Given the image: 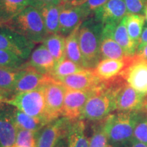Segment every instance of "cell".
I'll return each instance as SVG.
<instances>
[{"instance_id": "10", "label": "cell", "mask_w": 147, "mask_h": 147, "mask_svg": "<svg viewBox=\"0 0 147 147\" xmlns=\"http://www.w3.org/2000/svg\"><path fill=\"white\" fill-rule=\"evenodd\" d=\"M100 87L89 90H73L66 88L62 116L72 121L79 120L88 99Z\"/></svg>"}, {"instance_id": "18", "label": "cell", "mask_w": 147, "mask_h": 147, "mask_svg": "<svg viewBox=\"0 0 147 147\" xmlns=\"http://www.w3.org/2000/svg\"><path fill=\"white\" fill-rule=\"evenodd\" d=\"M24 65L51 76L56 65V61L47 48L41 44L32 51L28 60L24 63Z\"/></svg>"}, {"instance_id": "47", "label": "cell", "mask_w": 147, "mask_h": 147, "mask_svg": "<svg viewBox=\"0 0 147 147\" xmlns=\"http://www.w3.org/2000/svg\"><path fill=\"white\" fill-rule=\"evenodd\" d=\"M5 103H1V102H0V110H1V108H2L3 106H5Z\"/></svg>"}, {"instance_id": "45", "label": "cell", "mask_w": 147, "mask_h": 147, "mask_svg": "<svg viewBox=\"0 0 147 147\" xmlns=\"http://www.w3.org/2000/svg\"><path fill=\"white\" fill-rule=\"evenodd\" d=\"M73 1V0H61V3H71Z\"/></svg>"}, {"instance_id": "27", "label": "cell", "mask_w": 147, "mask_h": 147, "mask_svg": "<svg viewBox=\"0 0 147 147\" xmlns=\"http://www.w3.org/2000/svg\"><path fill=\"white\" fill-rule=\"evenodd\" d=\"M80 26L76 27L69 36L66 37L65 57L84 68L83 58L78 40V30Z\"/></svg>"}, {"instance_id": "6", "label": "cell", "mask_w": 147, "mask_h": 147, "mask_svg": "<svg viewBox=\"0 0 147 147\" xmlns=\"http://www.w3.org/2000/svg\"><path fill=\"white\" fill-rule=\"evenodd\" d=\"M6 104L14 106L31 117L45 119L50 123L46 117V103L43 87L16 94Z\"/></svg>"}, {"instance_id": "36", "label": "cell", "mask_w": 147, "mask_h": 147, "mask_svg": "<svg viewBox=\"0 0 147 147\" xmlns=\"http://www.w3.org/2000/svg\"><path fill=\"white\" fill-rule=\"evenodd\" d=\"M29 5L39 10L42 7L51 5H59L61 0H29Z\"/></svg>"}, {"instance_id": "12", "label": "cell", "mask_w": 147, "mask_h": 147, "mask_svg": "<svg viewBox=\"0 0 147 147\" xmlns=\"http://www.w3.org/2000/svg\"><path fill=\"white\" fill-rule=\"evenodd\" d=\"M67 89L73 90H89L100 87L103 82L95 74L93 69H84L69 76L56 79Z\"/></svg>"}, {"instance_id": "26", "label": "cell", "mask_w": 147, "mask_h": 147, "mask_svg": "<svg viewBox=\"0 0 147 147\" xmlns=\"http://www.w3.org/2000/svg\"><path fill=\"white\" fill-rule=\"evenodd\" d=\"M66 38L59 33L48 35L42 44L47 48L56 63L65 57Z\"/></svg>"}, {"instance_id": "20", "label": "cell", "mask_w": 147, "mask_h": 147, "mask_svg": "<svg viewBox=\"0 0 147 147\" xmlns=\"http://www.w3.org/2000/svg\"><path fill=\"white\" fill-rule=\"evenodd\" d=\"M10 111L18 129L29 130L37 133L42 128L49 123L45 119L31 117L11 105Z\"/></svg>"}, {"instance_id": "42", "label": "cell", "mask_w": 147, "mask_h": 147, "mask_svg": "<svg viewBox=\"0 0 147 147\" xmlns=\"http://www.w3.org/2000/svg\"><path fill=\"white\" fill-rule=\"evenodd\" d=\"M142 111H144V112H145V113H147V95H145L144 106H143V108H142Z\"/></svg>"}, {"instance_id": "48", "label": "cell", "mask_w": 147, "mask_h": 147, "mask_svg": "<svg viewBox=\"0 0 147 147\" xmlns=\"http://www.w3.org/2000/svg\"><path fill=\"white\" fill-rule=\"evenodd\" d=\"M14 147H17V146H14Z\"/></svg>"}, {"instance_id": "40", "label": "cell", "mask_w": 147, "mask_h": 147, "mask_svg": "<svg viewBox=\"0 0 147 147\" xmlns=\"http://www.w3.org/2000/svg\"><path fill=\"white\" fill-rule=\"evenodd\" d=\"M55 147H68V143H67V136L62 138L59 141Z\"/></svg>"}, {"instance_id": "37", "label": "cell", "mask_w": 147, "mask_h": 147, "mask_svg": "<svg viewBox=\"0 0 147 147\" xmlns=\"http://www.w3.org/2000/svg\"><path fill=\"white\" fill-rule=\"evenodd\" d=\"M146 45H147V26L145 27L144 29H143L142 34H141L140 38L136 53L140 50H141V49H142V48Z\"/></svg>"}, {"instance_id": "24", "label": "cell", "mask_w": 147, "mask_h": 147, "mask_svg": "<svg viewBox=\"0 0 147 147\" xmlns=\"http://www.w3.org/2000/svg\"><path fill=\"white\" fill-rule=\"evenodd\" d=\"M19 70L0 67V92L6 99V103L14 96V86Z\"/></svg>"}, {"instance_id": "4", "label": "cell", "mask_w": 147, "mask_h": 147, "mask_svg": "<svg viewBox=\"0 0 147 147\" xmlns=\"http://www.w3.org/2000/svg\"><path fill=\"white\" fill-rule=\"evenodd\" d=\"M104 82L113 99L115 112H135L142 110L146 95L136 91L122 75Z\"/></svg>"}, {"instance_id": "19", "label": "cell", "mask_w": 147, "mask_h": 147, "mask_svg": "<svg viewBox=\"0 0 147 147\" xmlns=\"http://www.w3.org/2000/svg\"><path fill=\"white\" fill-rule=\"evenodd\" d=\"M5 104L0 110V147H14L18 128L11 114L10 105Z\"/></svg>"}, {"instance_id": "8", "label": "cell", "mask_w": 147, "mask_h": 147, "mask_svg": "<svg viewBox=\"0 0 147 147\" xmlns=\"http://www.w3.org/2000/svg\"><path fill=\"white\" fill-rule=\"evenodd\" d=\"M36 44L8 27L0 25V49L10 51L26 60Z\"/></svg>"}, {"instance_id": "35", "label": "cell", "mask_w": 147, "mask_h": 147, "mask_svg": "<svg viewBox=\"0 0 147 147\" xmlns=\"http://www.w3.org/2000/svg\"><path fill=\"white\" fill-rule=\"evenodd\" d=\"M127 14H141L145 12L146 0H125Z\"/></svg>"}, {"instance_id": "13", "label": "cell", "mask_w": 147, "mask_h": 147, "mask_svg": "<svg viewBox=\"0 0 147 147\" xmlns=\"http://www.w3.org/2000/svg\"><path fill=\"white\" fill-rule=\"evenodd\" d=\"M86 19L80 5H75L71 3H61L59 33L66 38Z\"/></svg>"}, {"instance_id": "25", "label": "cell", "mask_w": 147, "mask_h": 147, "mask_svg": "<svg viewBox=\"0 0 147 147\" xmlns=\"http://www.w3.org/2000/svg\"><path fill=\"white\" fill-rule=\"evenodd\" d=\"M39 10L44 19L48 35L59 33L61 4L47 5L42 7Z\"/></svg>"}, {"instance_id": "34", "label": "cell", "mask_w": 147, "mask_h": 147, "mask_svg": "<svg viewBox=\"0 0 147 147\" xmlns=\"http://www.w3.org/2000/svg\"><path fill=\"white\" fill-rule=\"evenodd\" d=\"M109 0H86L84 2L80 5L82 12L87 18L93 16V14L97 9L102 7Z\"/></svg>"}, {"instance_id": "44", "label": "cell", "mask_w": 147, "mask_h": 147, "mask_svg": "<svg viewBox=\"0 0 147 147\" xmlns=\"http://www.w3.org/2000/svg\"><path fill=\"white\" fill-rule=\"evenodd\" d=\"M106 147H122V146H119V145H116V144H112V143L108 142V144H107V146H106Z\"/></svg>"}, {"instance_id": "39", "label": "cell", "mask_w": 147, "mask_h": 147, "mask_svg": "<svg viewBox=\"0 0 147 147\" xmlns=\"http://www.w3.org/2000/svg\"><path fill=\"white\" fill-rule=\"evenodd\" d=\"M125 147H147V145L136 140L132 139Z\"/></svg>"}, {"instance_id": "28", "label": "cell", "mask_w": 147, "mask_h": 147, "mask_svg": "<svg viewBox=\"0 0 147 147\" xmlns=\"http://www.w3.org/2000/svg\"><path fill=\"white\" fill-rule=\"evenodd\" d=\"M145 23V17L141 14H127L126 15L127 29L132 42L138 48Z\"/></svg>"}, {"instance_id": "14", "label": "cell", "mask_w": 147, "mask_h": 147, "mask_svg": "<svg viewBox=\"0 0 147 147\" xmlns=\"http://www.w3.org/2000/svg\"><path fill=\"white\" fill-rule=\"evenodd\" d=\"M121 75L136 91L147 95V61L135 55L133 61Z\"/></svg>"}, {"instance_id": "2", "label": "cell", "mask_w": 147, "mask_h": 147, "mask_svg": "<svg viewBox=\"0 0 147 147\" xmlns=\"http://www.w3.org/2000/svg\"><path fill=\"white\" fill-rule=\"evenodd\" d=\"M143 112H114L104 120L103 127L108 141L125 147L133 139L134 131Z\"/></svg>"}, {"instance_id": "21", "label": "cell", "mask_w": 147, "mask_h": 147, "mask_svg": "<svg viewBox=\"0 0 147 147\" xmlns=\"http://www.w3.org/2000/svg\"><path fill=\"white\" fill-rule=\"evenodd\" d=\"M68 147H89L86 135V123L83 120L72 121L67 135Z\"/></svg>"}, {"instance_id": "16", "label": "cell", "mask_w": 147, "mask_h": 147, "mask_svg": "<svg viewBox=\"0 0 147 147\" xmlns=\"http://www.w3.org/2000/svg\"><path fill=\"white\" fill-rule=\"evenodd\" d=\"M103 33L109 34L113 37L122 48L127 57H134L136 54L137 47L132 42L127 29L126 16L118 24L104 25Z\"/></svg>"}, {"instance_id": "15", "label": "cell", "mask_w": 147, "mask_h": 147, "mask_svg": "<svg viewBox=\"0 0 147 147\" xmlns=\"http://www.w3.org/2000/svg\"><path fill=\"white\" fill-rule=\"evenodd\" d=\"M127 14L125 0H109L98 8L93 16L103 25L118 24Z\"/></svg>"}, {"instance_id": "41", "label": "cell", "mask_w": 147, "mask_h": 147, "mask_svg": "<svg viewBox=\"0 0 147 147\" xmlns=\"http://www.w3.org/2000/svg\"><path fill=\"white\" fill-rule=\"evenodd\" d=\"M86 0H73V1L71 2V3L75 5H80L82 4Z\"/></svg>"}, {"instance_id": "17", "label": "cell", "mask_w": 147, "mask_h": 147, "mask_svg": "<svg viewBox=\"0 0 147 147\" xmlns=\"http://www.w3.org/2000/svg\"><path fill=\"white\" fill-rule=\"evenodd\" d=\"M134 59V56L121 59H102L93 69L102 81H108L122 74Z\"/></svg>"}, {"instance_id": "31", "label": "cell", "mask_w": 147, "mask_h": 147, "mask_svg": "<svg viewBox=\"0 0 147 147\" xmlns=\"http://www.w3.org/2000/svg\"><path fill=\"white\" fill-rule=\"evenodd\" d=\"M24 59L14 53L0 49V67L8 69H20L25 63Z\"/></svg>"}, {"instance_id": "9", "label": "cell", "mask_w": 147, "mask_h": 147, "mask_svg": "<svg viewBox=\"0 0 147 147\" xmlns=\"http://www.w3.org/2000/svg\"><path fill=\"white\" fill-rule=\"evenodd\" d=\"M72 121L61 117L48 123L36 133V147H55L67 135Z\"/></svg>"}, {"instance_id": "3", "label": "cell", "mask_w": 147, "mask_h": 147, "mask_svg": "<svg viewBox=\"0 0 147 147\" xmlns=\"http://www.w3.org/2000/svg\"><path fill=\"white\" fill-rule=\"evenodd\" d=\"M0 25L8 27L35 44L42 43L48 36L45 22L40 10L30 5L10 21Z\"/></svg>"}, {"instance_id": "30", "label": "cell", "mask_w": 147, "mask_h": 147, "mask_svg": "<svg viewBox=\"0 0 147 147\" xmlns=\"http://www.w3.org/2000/svg\"><path fill=\"white\" fill-rule=\"evenodd\" d=\"M89 140V147H106L107 146L109 141L104 131L102 121L93 123V131Z\"/></svg>"}, {"instance_id": "33", "label": "cell", "mask_w": 147, "mask_h": 147, "mask_svg": "<svg viewBox=\"0 0 147 147\" xmlns=\"http://www.w3.org/2000/svg\"><path fill=\"white\" fill-rule=\"evenodd\" d=\"M142 112V117L134 129L133 139L147 145V113Z\"/></svg>"}, {"instance_id": "5", "label": "cell", "mask_w": 147, "mask_h": 147, "mask_svg": "<svg viewBox=\"0 0 147 147\" xmlns=\"http://www.w3.org/2000/svg\"><path fill=\"white\" fill-rule=\"evenodd\" d=\"M114 112L113 99L103 82L102 86L88 99L80 119L96 123L105 119Z\"/></svg>"}, {"instance_id": "43", "label": "cell", "mask_w": 147, "mask_h": 147, "mask_svg": "<svg viewBox=\"0 0 147 147\" xmlns=\"http://www.w3.org/2000/svg\"><path fill=\"white\" fill-rule=\"evenodd\" d=\"M0 102L1 103H5L6 104V99L5 98L4 96L1 94V92H0Z\"/></svg>"}, {"instance_id": "23", "label": "cell", "mask_w": 147, "mask_h": 147, "mask_svg": "<svg viewBox=\"0 0 147 147\" xmlns=\"http://www.w3.org/2000/svg\"><path fill=\"white\" fill-rule=\"evenodd\" d=\"M29 5V0H0V25L10 21Z\"/></svg>"}, {"instance_id": "29", "label": "cell", "mask_w": 147, "mask_h": 147, "mask_svg": "<svg viewBox=\"0 0 147 147\" xmlns=\"http://www.w3.org/2000/svg\"><path fill=\"white\" fill-rule=\"evenodd\" d=\"M86 68H84L83 67H81L65 57L61 61L56 63L51 76L55 79H59L78 72Z\"/></svg>"}, {"instance_id": "38", "label": "cell", "mask_w": 147, "mask_h": 147, "mask_svg": "<svg viewBox=\"0 0 147 147\" xmlns=\"http://www.w3.org/2000/svg\"><path fill=\"white\" fill-rule=\"evenodd\" d=\"M136 56L141 59L147 61V45H145L141 50L138 51L136 54Z\"/></svg>"}, {"instance_id": "22", "label": "cell", "mask_w": 147, "mask_h": 147, "mask_svg": "<svg viewBox=\"0 0 147 147\" xmlns=\"http://www.w3.org/2000/svg\"><path fill=\"white\" fill-rule=\"evenodd\" d=\"M100 55L102 59H121L127 57L121 46L109 34L102 32L100 45Z\"/></svg>"}, {"instance_id": "1", "label": "cell", "mask_w": 147, "mask_h": 147, "mask_svg": "<svg viewBox=\"0 0 147 147\" xmlns=\"http://www.w3.org/2000/svg\"><path fill=\"white\" fill-rule=\"evenodd\" d=\"M104 25L92 16L82 22L78 30V40L86 69H94L101 61L100 45Z\"/></svg>"}, {"instance_id": "32", "label": "cell", "mask_w": 147, "mask_h": 147, "mask_svg": "<svg viewBox=\"0 0 147 147\" xmlns=\"http://www.w3.org/2000/svg\"><path fill=\"white\" fill-rule=\"evenodd\" d=\"M14 146L36 147V133L29 130L18 129Z\"/></svg>"}, {"instance_id": "49", "label": "cell", "mask_w": 147, "mask_h": 147, "mask_svg": "<svg viewBox=\"0 0 147 147\" xmlns=\"http://www.w3.org/2000/svg\"><path fill=\"white\" fill-rule=\"evenodd\" d=\"M146 1H147V0H146Z\"/></svg>"}, {"instance_id": "46", "label": "cell", "mask_w": 147, "mask_h": 147, "mask_svg": "<svg viewBox=\"0 0 147 147\" xmlns=\"http://www.w3.org/2000/svg\"><path fill=\"white\" fill-rule=\"evenodd\" d=\"M144 14H145V18L147 20V3H146V8H145Z\"/></svg>"}, {"instance_id": "7", "label": "cell", "mask_w": 147, "mask_h": 147, "mask_svg": "<svg viewBox=\"0 0 147 147\" xmlns=\"http://www.w3.org/2000/svg\"><path fill=\"white\" fill-rule=\"evenodd\" d=\"M46 103V117L49 122L63 117L66 87L53 77L43 87Z\"/></svg>"}, {"instance_id": "11", "label": "cell", "mask_w": 147, "mask_h": 147, "mask_svg": "<svg viewBox=\"0 0 147 147\" xmlns=\"http://www.w3.org/2000/svg\"><path fill=\"white\" fill-rule=\"evenodd\" d=\"M51 78L23 64L20 68L14 86V95L43 87Z\"/></svg>"}]
</instances>
